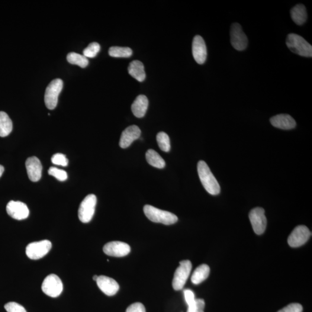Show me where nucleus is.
<instances>
[{"instance_id":"32","label":"nucleus","mask_w":312,"mask_h":312,"mask_svg":"<svg viewBox=\"0 0 312 312\" xmlns=\"http://www.w3.org/2000/svg\"><path fill=\"white\" fill-rule=\"evenodd\" d=\"M4 308L7 312H27L23 306L15 302H8Z\"/></svg>"},{"instance_id":"35","label":"nucleus","mask_w":312,"mask_h":312,"mask_svg":"<svg viewBox=\"0 0 312 312\" xmlns=\"http://www.w3.org/2000/svg\"><path fill=\"white\" fill-rule=\"evenodd\" d=\"M184 295L185 301L187 304L195 300L194 293L191 290V289H185Z\"/></svg>"},{"instance_id":"23","label":"nucleus","mask_w":312,"mask_h":312,"mask_svg":"<svg viewBox=\"0 0 312 312\" xmlns=\"http://www.w3.org/2000/svg\"><path fill=\"white\" fill-rule=\"evenodd\" d=\"M13 128L12 121L4 112H0V137H5L11 134Z\"/></svg>"},{"instance_id":"11","label":"nucleus","mask_w":312,"mask_h":312,"mask_svg":"<svg viewBox=\"0 0 312 312\" xmlns=\"http://www.w3.org/2000/svg\"><path fill=\"white\" fill-rule=\"evenodd\" d=\"M311 236L308 228L305 226H298L294 228L288 238V243L292 247H298L306 243Z\"/></svg>"},{"instance_id":"7","label":"nucleus","mask_w":312,"mask_h":312,"mask_svg":"<svg viewBox=\"0 0 312 312\" xmlns=\"http://www.w3.org/2000/svg\"><path fill=\"white\" fill-rule=\"evenodd\" d=\"M63 285L59 276L54 274L48 275L42 285V290L50 297L56 298L62 294Z\"/></svg>"},{"instance_id":"16","label":"nucleus","mask_w":312,"mask_h":312,"mask_svg":"<svg viewBox=\"0 0 312 312\" xmlns=\"http://www.w3.org/2000/svg\"><path fill=\"white\" fill-rule=\"evenodd\" d=\"M98 287L108 296H113L120 289V285L114 279L106 276H99L96 281Z\"/></svg>"},{"instance_id":"12","label":"nucleus","mask_w":312,"mask_h":312,"mask_svg":"<svg viewBox=\"0 0 312 312\" xmlns=\"http://www.w3.org/2000/svg\"><path fill=\"white\" fill-rule=\"evenodd\" d=\"M6 210L9 216L18 220L25 219L30 214L27 206L21 201H9Z\"/></svg>"},{"instance_id":"14","label":"nucleus","mask_w":312,"mask_h":312,"mask_svg":"<svg viewBox=\"0 0 312 312\" xmlns=\"http://www.w3.org/2000/svg\"><path fill=\"white\" fill-rule=\"evenodd\" d=\"M192 56L195 62L199 64H203L207 57V49L205 41L199 35H196L192 44Z\"/></svg>"},{"instance_id":"22","label":"nucleus","mask_w":312,"mask_h":312,"mask_svg":"<svg viewBox=\"0 0 312 312\" xmlns=\"http://www.w3.org/2000/svg\"><path fill=\"white\" fill-rule=\"evenodd\" d=\"M210 268L207 264H202L195 269L192 276L193 284L199 285L207 279L210 275Z\"/></svg>"},{"instance_id":"21","label":"nucleus","mask_w":312,"mask_h":312,"mask_svg":"<svg viewBox=\"0 0 312 312\" xmlns=\"http://www.w3.org/2000/svg\"><path fill=\"white\" fill-rule=\"evenodd\" d=\"M291 17L295 24L301 25L303 24L307 19V12L304 5L298 4L292 8L291 12Z\"/></svg>"},{"instance_id":"18","label":"nucleus","mask_w":312,"mask_h":312,"mask_svg":"<svg viewBox=\"0 0 312 312\" xmlns=\"http://www.w3.org/2000/svg\"><path fill=\"white\" fill-rule=\"evenodd\" d=\"M270 122L273 126L282 130H291L296 126L294 119L288 114L276 115L271 118Z\"/></svg>"},{"instance_id":"30","label":"nucleus","mask_w":312,"mask_h":312,"mask_svg":"<svg viewBox=\"0 0 312 312\" xmlns=\"http://www.w3.org/2000/svg\"><path fill=\"white\" fill-rule=\"evenodd\" d=\"M48 173L61 182L65 181L68 178V175L65 170L56 168V167H50L48 170Z\"/></svg>"},{"instance_id":"34","label":"nucleus","mask_w":312,"mask_h":312,"mask_svg":"<svg viewBox=\"0 0 312 312\" xmlns=\"http://www.w3.org/2000/svg\"><path fill=\"white\" fill-rule=\"evenodd\" d=\"M126 312H146V310L143 304L137 302L128 307Z\"/></svg>"},{"instance_id":"8","label":"nucleus","mask_w":312,"mask_h":312,"mask_svg":"<svg viewBox=\"0 0 312 312\" xmlns=\"http://www.w3.org/2000/svg\"><path fill=\"white\" fill-rule=\"evenodd\" d=\"M51 248V243L48 240L29 243L25 249V253L29 259L38 260L46 256Z\"/></svg>"},{"instance_id":"9","label":"nucleus","mask_w":312,"mask_h":312,"mask_svg":"<svg viewBox=\"0 0 312 312\" xmlns=\"http://www.w3.org/2000/svg\"><path fill=\"white\" fill-rule=\"evenodd\" d=\"M230 36L231 43L234 49L239 51L246 49L248 40L240 24L235 23L231 25Z\"/></svg>"},{"instance_id":"29","label":"nucleus","mask_w":312,"mask_h":312,"mask_svg":"<svg viewBox=\"0 0 312 312\" xmlns=\"http://www.w3.org/2000/svg\"><path fill=\"white\" fill-rule=\"evenodd\" d=\"M100 50V46L98 43H93L83 50V56L86 58H94Z\"/></svg>"},{"instance_id":"3","label":"nucleus","mask_w":312,"mask_h":312,"mask_svg":"<svg viewBox=\"0 0 312 312\" xmlns=\"http://www.w3.org/2000/svg\"><path fill=\"white\" fill-rule=\"evenodd\" d=\"M144 211L146 216L154 223L171 225L176 223L178 220L175 215L168 211L159 210L149 205L144 206Z\"/></svg>"},{"instance_id":"17","label":"nucleus","mask_w":312,"mask_h":312,"mask_svg":"<svg viewBox=\"0 0 312 312\" xmlns=\"http://www.w3.org/2000/svg\"><path fill=\"white\" fill-rule=\"evenodd\" d=\"M141 134L140 128L137 125H131L123 131L120 137V145L123 149H125L131 145V144L139 139Z\"/></svg>"},{"instance_id":"27","label":"nucleus","mask_w":312,"mask_h":312,"mask_svg":"<svg viewBox=\"0 0 312 312\" xmlns=\"http://www.w3.org/2000/svg\"><path fill=\"white\" fill-rule=\"evenodd\" d=\"M156 139L160 149L163 152H168L170 149V144L168 135L165 132H160L157 135Z\"/></svg>"},{"instance_id":"5","label":"nucleus","mask_w":312,"mask_h":312,"mask_svg":"<svg viewBox=\"0 0 312 312\" xmlns=\"http://www.w3.org/2000/svg\"><path fill=\"white\" fill-rule=\"evenodd\" d=\"M192 268V264L189 260H183L180 262V265L176 269L172 281L173 289L181 290L186 284Z\"/></svg>"},{"instance_id":"10","label":"nucleus","mask_w":312,"mask_h":312,"mask_svg":"<svg viewBox=\"0 0 312 312\" xmlns=\"http://www.w3.org/2000/svg\"><path fill=\"white\" fill-rule=\"evenodd\" d=\"M249 219L252 224L253 229L257 235H262L265 231L266 227V218L265 211L262 208H254L249 214Z\"/></svg>"},{"instance_id":"37","label":"nucleus","mask_w":312,"mask_h":312,"mask_svg":"<svg viewBox=\"0 0 312 312\" xmlns=\"http://www.w3.org/2000/svg\"><path fill=\"white\" fill-rule=\"evenodd\" d=\"M98 278V276L97 275H95L94 276H93V280H94V281H95L96 282V280H97Z\"/></svg>"},{"instance_id":"4","label":"nucleus","mask_w":312,"mask_h":312,"mask_svg":"<svg viewBox=\"0 0 312 312\" xmlns=\"http://www.w3.org/2000/svg\"><path fill=\"white\" fill-rule=\"evenodd\" d=\"M63 88V82L60 79L53 80L48 86L45 94V102L48 109L52 110L56 107L58 98Z\"/></svg>"},{"instance_id":"25","label":"nucleus","mask_w":312,"mask_h":312,"mask_svg":"<svg viewBox=\"0 0 312 312\" xmlns=\"http://www.w3.org/2000/svg\"><path fill=\"white\" fill-rule=\"evenodd\" d=\"M67 59L70 64L78 65L82 68H85L89 64L88 58L76 53H69L67 56Z\"/></svg>"},{"instance_id":"24","label":"nucleus","mask_w":312,"mask_h":312,"mask_svg":"<svg viewBox=\"0 0 312 312\" xmlns=\"http://www.w3.org/2000/svg\"><path fill=\"white\" fill-rule=\"evenodd\" d=\"M146 159L150 166L157 168L162 169L166 166L165 161L159 154L153 149L148 150L146 153Z\"/></svg>"},{"instance_id":"26","label":"nucleus","mask_w":312,"mask_h":312,"mask_svg":"<svg viewBox=\"0 0 312 312\" xmlns=\"http://www.w3.org/2000/svg\"><path fill=\"white\" fill-rule=\"evenodd\" d=\"M109 54L114 57H130L133 54V51L130 48L113 47L109 49Z\"/></svg>"},{"instance_id":"28","label":"nucleus","mask_w":312,"mask_h":312,"mask_svg":"<svg viewBox=\"0 0 312 312\" xmlns=\"http://www.w3.org/2000/svg\"><path fill=\"white\" fill-rule=\"evenodd\" d=\"M205 301L202 299H195L194 301L188 304L187 312H204Z\"/></svg>"},{"instance_id":"19","label":"nucleus","mask_w":312,"mask_h":312,"mask_svg":"<svg viewBox=\"0 0 312 312\" xmlns=\"http://www.w3.org/2000/svg\"><path fill=\"white\" fill-rule=\"evenodd\" d=\"M149 101L145 96L140 95L137 96L131 106V111L135 117L142 118L146 114Z\"/></svg>"},{"instance_id":"2","label":"nucleus","mask_w":312,"mask_h":312,"mask_svg":"<svg viewBox=\"0 0 312 312\" xmlns=\"http://www.w3.org/2000/svg\"><path fill=\"white\" fill-rule=\"evenodd\" d=\"M286 45L288 49L298 55L311 57L312 47L303 37L296 34H289L286 39Z\"/></svg>"},{"instance_id":"6","label":"nucleus","mask_w":312,"mask_h":312,"mask_svg":"<svg viewBox=\"0 0 312 312\" xmlns=\"http://www.w3.org/2000/svg\"><path fill=\"white\" fill-rule=\"evenodd\" d=\"M96 204V197L94 194H89L83 199L78 210V217L83 223H89L94 216Z\"/></svg>"},{"instance_id":"33","label":"nucleus","mask_w":312,"mask_h":312,"mask_svg":"<svg viewBox=\"0 0 312 312\" xmlns=\"http://www.w3.org/2000/svg\"><path fill=\"white\" fill-rule=\"evenodd\" d=\"M302 311H303V308L301 304L294 303L289 304L278 312H302Z\"/></svg>"},{"instance_id":"20","label":"nucleus","mask_w":312,"mask_h":312,"mask_svg":"<svg viewBox=\"0 0 312 312\" xmlns=\"http://www.w3.org/2000/svg\"><path fill=\"white\" fill-rule=\"evenodd\" d=\"M128 71L130 75L138 81L142 82L146 78L144 64L140 61L135 60L130 63Z\"/></svg>"},{"instance_id":"15","label":"nucleus","mask_w":312,"mask_h":312,"mask_svg":"<svg viewBox=\"0 0 312 312\" xmlns=\"http://www.w3.org/2000/svg\"><path fill=\"white\" fill-rule=\"evenodd\" d=\"M27 174L30 181L34 182L40 181L42 176L43 166L39 159L36 157H29L25 162Z\"/></svg>"},{"instance_id":"36","label":"nucleus","mask_w":312,"mask_h":312,"mask_svg":"<svg viewBox=\"0 0 312 312\" xmlns=\"http://www.w3.org/2000/svg\"><path fill=\"white\" fill-rule=\"evenodd\" d=\"M4 167L0 165V178H1V176L3 174V173H4Z\"/></svg>"},{"instance_id":"1","label":"nucleus","mask_w":312,"mask_h":312,"mask_svg":"<svg viewBox=\"0 0 312 312\" xmlns=\"http://www.w3.org/2000/svg\"><path fill=\"white\" fill-rule=\"evenodd\" d=\"M197 170L202 185L208 193L216 195L220 192V186L212 173L210 167L204 161H199Z\"/></svg>"},{"instance_id":"31","label":"nucleus","mask_w":312,"mask_h":312,"mask_svg":"<svg viewBox=\"0 0 312 312\" xmlns=\"http://www.w3.org/2000/svg\"><path fill=\"white\" fill-rule=\"evenodd\" d=\"M51 162L54 165L66 167L68 166L69 160L66 156L62 153H57L54 154L51 157Z\"/></svg>"},{"instance_id":"13","label":"nucleus","mask_w":312,"mask_h":312,"mask_svg":"<svg viewBox=\"0 0 312 312\" xmlns=\"http://www.w3.org/2000/svg\"><path fill=\"white\" fill-rule=\"evenodd\" d=\"M103 251L108 256L121 257L128 255L130 252L131 248L126 243L113 241L105 244Z\"/></svg>"}]
</instances>
